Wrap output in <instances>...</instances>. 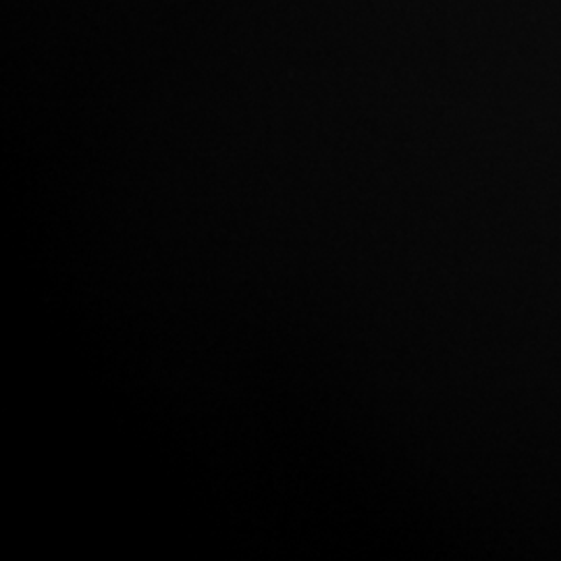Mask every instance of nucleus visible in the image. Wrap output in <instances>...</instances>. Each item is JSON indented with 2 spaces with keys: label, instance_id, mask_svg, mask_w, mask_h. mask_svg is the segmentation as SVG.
<instances>
[]
</instances>
